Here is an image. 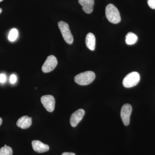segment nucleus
<instances>
[{
	"instance_id": "nucleus-5",
	"label": "nucleus",
	"mask_w": 155,
	"mask_h": 155,
	"mask_svg": "<svg viewBox=\"0 0 155 155\" xmlns=\"http://www.w3.org/2000/svg\"><path fill=\"white\" fill-rule=\"evenodd\" d=\"M58 60L54 55H50L47 58L42 67V71L44 73H48L53 71L58 65Z\"/></svg>"
},
{
	"instance_id": "nucleus-8",
	"label": "nucleus",
	"mask_w": 155,
	"mask_h": 155,
	"mask_svg": "<svg viewBox=\"0 0 155 155\" xmlns=\"http://www.w3.org/2000/svg\"><path fill=\"white\" fill-rule=\"evenodd\" d=\"M85 111L83 109H79L71 115L70 119V125L73 127H75L83 119Z\"/></svg>"
},
{
	"instance_id": "nucleus-7",
	"label": "nucleus",
	"mask_w": 155,
	"mask_h": 155,
	"mask_svg": "<svg viewBox=\"0 0 155 155\" xmlns=\"http://www.w3.org/2000/svg\"><path fill=\"white\" fill-rule=\"evenodd\" d=\"M132 110V107L129 104H126L122 106L121 111V117L123 124L125 126H127L130 123V116Z\"/></svg>"
},
{
	"instance_id": "nucleus-15",
	"label": "nucleus",
	"mask_w": 155,
	"mask_h": 155,
	"mask_svg": "<svg viewBox=\"0 0 155 155\" xmlns=\"http://www.w3.org/2000/svg\"><path fill=\"white\" fill-rule=\"evenodd\" d=\"M18 31L16 28H13L10 31L8 35L9 40L11 41H14L17 39L18 36Z\"/></svg>"
},
{
	"instance_id": "nucleus-21",
	"label": "nucleus",
	"mask_w": 155,
	"mask_h": 155,
	"mask_svg": "<svg viewBox=\"0 0 155 155\" xmlns=\"http://www.w3.org/2000/svg\"><path fill=\"white\" fill-rule=\"evenodd\" d=\"M2 8H0V14H1V13H2Z\"/></svg>"
},
{
	"instance_id": "nucleus-6",
	"label": "nucleus",
	"mask_w": 155,
	"mask_h": 155,
	"mask_svg": "<svg viewBox=\"0 0 155 155\" xmlns=\"http://www.w3.org/2000/svg\"><path fill=\"white\" fill-rule=\"evenodd\" d=\"M41 101L44 107L49 112H52L54 110L55 101L54 98L51 95L43 96Z\"/></svg>"
},
{
	"instance_id": "nucleus-10",
	"label": "nucleus",
	"mask_w": 155,
	"mask_h": 155,
	"mask_svg": "<svg viewBox=\"0 0 155 155\" xmlns=\"http://www.w3.org/2000/svg\"><path fill=\"white\" fill-rule=\"evenodd\" d=\"M78 3L82 6L84 11L87 14H91L93 11L94 0H78Z\"/></svg>"
},
{
	"instance_id": "nucleus-13",
	"label": "nucleus",
	"mask_w": 155,
	"mask_h": 155,
	"mask_svg": "<svg viewBox=\"0 0 155 155\" xmlns=\"http://www.w3.org/2000/svg\"><path fill=\"white\" fill-rule=\"evenodd\" d=\"M138 38L133 32H129L126 35L125 37V42L128 45L134 44L137 41Z\"/></svg>"
},
{
	"instance_id": "nucleus-3",
	"label": "nucleus",
	"mask_w": 155,
	"mask_h": 155,
	"mask_svg": "<svg viewBox=\"0 0 155 155\" xmlns=\"http://www.w3.org/2000/svg\"><path fill=\"white\" fill-rule=\"evenodd\" d=\"M140 80V75L137 72H133L127 74L123 80V86L130 88L137 85Z\"/></svg>"
},
{
	"instance_id": "nucleus-11",
	"label": "nucleus",
	"mask_w": 155,
	"mask_h": 155,
	"mask_svg": "<svg viewBox=\"0 0 155 155\" xmlns=\"http://www.w3.org/2000/svg\"><path fill=\"white\" fill-rule=\"evenodd\" d=\"M32 118L28 116H23L20 117L17 122V125L18 127L22 129H27L30 127L32 123Z\"/></svg>"
},
{
	"instance_id": "nucleus-16",
	"label": "nucleus",
	"mask_w": 155,
	"mask_h": 155,
	"mask_svg": "<svg viewBox=\"0 0 155 155\" xmlns=\"http://www.w3.org/2000/svg\"><path fill=\"white\" fill-rule=\"evenodd\" d=\"M147 3L151 8L155 9V0H148Z\"/></svg>"
},
{
	"instance_id": "nucleus-19",
	"label": "nucleus",
	"mask_w": 155,
	"mask_h": 155,
	"mask_svg": "<svg viewBox=\"0 0 155 155\" xmlns=\"http://www.w3.org/2000/svg\"><path fill=\"white\" fill-rule=\"evenodd\" d=\"M61 155H75V154L73 153L64 152Z\"/></svg>"
},
{
	"instance_id": "nucleus-2",
	"label": "nucleus",
	"mask_w": 155,
	"mask_h": 155,
	"mask_svg": "<svg viewBox=\"0 0 155 155\" xmlns=\"http://www.w3.org/2000/svg\"><path fill=\"white\" fill-rule=\"evenodd\" d=\"M106 16L111 23L117 24L121 21V18L118 9L113 4H109L106 8Z\"/></svg>"
},
{
	"instance_id": "nucleus-22",
	"label": "nucleus",
	"mask_w": 155,
	"mask_h": 155,
	"mask_svg": "<svg viewBox=\"0 0 155 155\" xmlns=\"http://www.w3.org/2000/svg\"><path fill=\"white\" fill-rule=\"evenodd\" d=\"M3 1V0H0V2H2Z\"/></svg>"
},
{
	"instance_id": "nucleus-9",
	"label": "nucleus",
	"mask_w": 155,
	"mask_h": 155,
	"mask_svg": "<svg viewBox=\"0 0 155 155\" xmlns=\"http://www.w3.org/2000/svg\"><path fill=\"white\" fill-rule=\"evenodd\" d=\"M32 148L37 153H43L49 150V147L48 145L43 143L38 140H33L31 142Z\"/></svg>"
},
{
	"instance_id": "nucleus-17",
	"label": "nucleus",
	"mask_w": 155,
	"mask_h": 155,
	"mask_svg": "<svg viewBox=\"0 0 155 155\" xmlns=\"http://www.w3.org/2000/svg\"><path fill=\"white\" fill-rule=\"evenodd\" d=\"M17 81V77L16 75L13 74L11 75L10 78V82L12 84L16 83Z\"/></svg>"
},
{
	"instance_id": "nucleus-23",
	"label": "nucleus",
	"mask_w": 155,
	"mask_h": 155,
	"mask_svg": "<svg viewBox=\"0 0 155 155\" xmlns=\"http://www.w3.org/2000/svg\"><path fill=\"white\" fill-rule=\"evenodd\" d=\"M5 147H6V146H7V145H6L5 144Z\"/></svg>"
},
{
	"instance_id": "nucleus-4",
	"label": "nucleus",
	"mask_w": 155,
	"mask_h": 155,
	"mask_svg": "<svg viewBox=\"0 0 155 155\" xmlns=\"http://www.w3.org/2000/svg\"><path fill=\"white\" fill-rule=\"evenodd\" d=\"M58 25L65 41L68 44H72L73 41V37L69 29V25L67 22L61 21L58 22Z\"/></svg>"
},
{
	"instance_id": "nucleus-14",
	"label": "nucleus",
	"mask_w": 155,
	"mask_h": 155,
	"mask_svg": "<svg viewBox=\"0 0 155 155\" xmlns=\"http://www.w3.org/2000/svg\"><path fill=\"white\" fill-rule=\"evenodd\" d=\"M13 150L11 147H4L0 149V155H12Z\"/></svg>"
},
{
	"instance_id": "nucleus-12",
	"label": "nucleus",
	"mask_w": 155,
	"mask_h": 155,
	"mask_svg": "<svg viewBox=\"0 0 155 155\" xmlns=\"http://www.w3.org/2000/svg\"><path fill=\"white\" fill-rule=\"evenodd\" d=\"M85 44L89 49L92 51H94L95 48L96 38L93 34L89 33L87 35Z\"/></svg>"
},
{
	"instance_id": "nucleus-20",
	"label": "nucleus",
	"mask_w": 155,
	"mask_h": 155,
	"mask_svg": "<svg viewBox=\"0 0 155 155\" xmlns=\"http://www.w3.org/2000/svg\"><path fill=\"white\" fill-rule=\"evenodd\" d=\"M2 119L0 117V126L2 125Z\"/></svg>"
},
{
	"instance_id": "nucleus-18",
	"label": "nucleus",
	"mask_w": 155,
	"mask_h": 155,
	"mask_svg": "<svg viewBox=\"0 0 155 155\" xmlns=\"http://www.w3.org/2000/svg\"><path fill=\"white\" fill-rule=\"evenodd\" d=\"M6 76L5 74H0V82L2 83H5L6 81Z\"/></svg>"
},
{
	"instance_id": "nucleus-1",
	"label": "nucleus",
	"mask_w": 155,
	"mask_h": 155,
	"mask_svg": "<svg viewBox=\"0 0 155 155\" xmlns=\"http://www.w3.org/2000/svg\"><path fill=\"white\" fill-rule=\"evenodd\" d=\"M95 78V74L92 71H88L81 72L76 75L74 80L80 85H87L92 83Z\"/></svg>"
}]
</instances>
